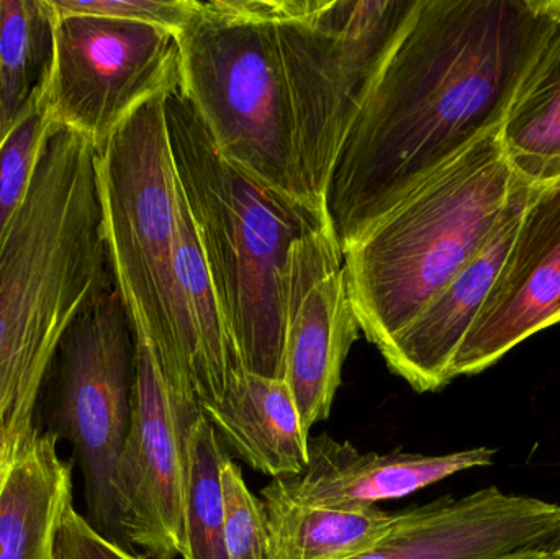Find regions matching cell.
I'll use <instances>...</instances> for the list:
<instances>
[{
  "label": "cell",
  "instance_id": "obj_29",
  "mask_svg": "<svg viewBox=\"0 0 560 559\" xmlns=\"http://www.w3.org/2000/svg\"><path fill=\"white\" fill-rule=\"evenodd\" d=\"M0 140H2V135H0Z\"/></svg>",
  "mask_w": 560,
  "mask_h": 559
},
{
  "label": "cell",
  "instance_id": "obj_28",
  "mask_svg": "<svg viewBox=\"0 0 560 559\" xmlns=\"http://www.w3.org/2000/svg\"><path fill=\"white\" fill-rule=\"evenodd\" d=\"M549 559H560V544L549 554Z\"/></svg>",
  "mask_w": 560,
  "mask_h": 559
},
{
  "label": "cell",
  "instance_id": "obj_20",
  "mask_svg": "<svg viewBox=\"0 0 560 559\" xmlns=\"http://www.w3.org/2000/svg\"><path fill=\"white\" fill-rule=\"evenodd\" d=\"M56 15L49 0H0V135H5L51 81Z\"/></svg>",
  "mask_w": 560,
  "mask_h": 559
},
{
  "label": "cell",
  "instance_id": "obj_11",
  "mask_svg": "<svg viewBox=\"0 0 560 559\" xmlns=\"http://www.w3.org/2000/svg\"><path fill=\"white\" fill-rule=\"evenodd\" d=\"M359 331L342 253L325 226L292 246L283 278V381L306 432L331 414Z\"/></svg>",
  "mask_w": 560,
  "mask_h": 559
},
{
  "label": "cell",
  "instance_id": "obj_15",
  "mask_svg": "<svg viewBox=\"0 0 560 559\" xmlns=\"http://www.w3.org/2000/svg\"><path fill=\"white\" fill-rule=\"evenodd\" d=\"M536 186L520 180L509 209L482 248L378 350L388 370L417 393H438L453 383L454 357L502 275Z\"/></svg>",
  "mask_w": 560,
  "mask_h": 559
},
{
  "label": "cell",
  "instance_id": "obj_13",
  "mask_svg": "<svg viewBox=\"0 0 560 559\" xmlns=\"http://www.w3.org/2000/svg\"><path fill=\"white\" fill-rule=\"evenodd\" d=\"M560 324V176L538 184L479 317L460 343L451 380L476 376L533 335Z\"/></svg>",
  "mask_w": 560,
  "mask_h": 559
},
{
  "label": "cell",
  "instance_id": "obj_6",
  "mask_svg": "<svg viewBox=\"0 0 560 559\" xmlns=\"http://www.w3.org/2000/svg\"><path fill=\"white\" fill-rule=\"evenodd\" d=\"M166 97L144 101L98 148V189L108 259L135 335L154 353L189 370L174 317L179 180Z\"/></svg>",
  "mask_w": 560,
  "mask_h": 559
},
{
  "label": "cell",
  "instance_id": "obj_14",
  "mask_svg": "<svg viewBox=\"0 0 560 559\" xmlns=\"http://www.w3.org/2000/svg\"><path fill=\"white\" fill-rule=\"evenodd\" d=\"M497 452L487 446L424 453H362L349 442L319 435L308 442V463L300 475L272 479L261 498L308 508L362 511L384 501L407 498L451 476L489 468Z\"/></svg>",
  "mask_w": 560,
  "mask_h": 559
},
{
  "label": "cell",
  "instance_id": "obj_22",
  "mask_svg": "<svg viewBox=\"0 0 560 559\" xmlns=\"http://www.w3.org/2000/svg\"><path fill=\"white\" fill-rule=\"evenodd\" d=\"M229 456L202 414L190 435L183 559H232L220 482V471Z\"/></svg>",
  "mask_w": 560,
  "mask_h": 559
},
{
  "label": "cell",
  "instance_id": "obj_9",
  "mask_svg": "<svg viewBox=\"0 0 560 559\" xmlns=\"http://www.w3.org/2000/svg\"><path fill=\"white\" fill-rule=\"evenodd\" d=\"M200 416L189 370L158 357L135 335L133 409L120 465L121 531L148 558L183 557L190 435Z\"/></svg>",
  "mask_w": 560,
  "mask_h": 559
},
{
  "label": "cell",
  "instance_id": "obj_3",
  "mask_svg": "<svg viewBox=\"0 0 560 559\" xmlns=\"http://www.w3.org/2000/svg\"><path fill=\"white\" fill-rule=\"evenodd\" d=\"M164 110L177 180L240 363L283 380L287 258L299 240L329 226L326 212L230 164L179 88Z\"/></svg>",
  "mask_w": 560,
  "mask_h": 559
},
{
  "label": "cell",
  "instance_id": "obj_2",
  "mask_svg": "<svg viewBox=\"0 0 560 559\" xmlns=\"http://www.w3.org/2000/svg\"><path fill=\"white\" fill-rule=\"evenodd\" d=\"M115 288L97 148L51 120L28 190L0 236V439L35 426L66 331Z\"/></svg>",
  "mask_w": 560,
  "mask_h": 559
},
{
  "label": "cell",
  "instance_id": "obj_23",
  "mask_svg": "<svg viewBox=\"0 0 560 559\" xmlns=\"http://www.w3.org/2000/svg\"><path fill=\"white\" fill-rule=\"evenodd\" d=\"M51 124L46 95L0 140V236L28 190L43 135Z\"/></svg>",
  "mask_w": 560,
  "mask_h": 559
},
{
  "label": "cell",
  "instance_id": "obj_27",
  "mask_svg": "<svg viewBox=\"0 0 560 559\" xmlns=\"http://www.w3.org/2000/svg\"><path fill=\"white\" fill-rule=\"evenodd\" d=\"M509 559H549V554H529L522 555V557L509 558Z\"/></svg>",
  "mask_w": 560,
  "mask_h": 559
},
{
  "label": "cell",
  "instance_id": "obj_7",
  "mask_svg": "<svg viewBox=\"0 0 560 559\" xmlns=\"http://www.w3.org/2000/svg\"><path fill=\"white\" fill-rule=\"evenodd\" d=\"M418 0H303L276 23L295 125L296 170L325 210L336 158Z\"/></svg>",
  "mask_w": 560,
  "mask_h": 559
},
{
  "label": "cell",
  "instance_id": "obj_12",
  "mask_svg": "<svg viewBox=\"0 0 560 559\" xmlns=\"http://www.w3.org/2000/svg\"><path fill=\"white\" fill-rule=\"evenodd\" d=\"M559 544L560 505L486 488L397 512L377 544L348 559H509Z\"/></svg>",
  "mask_w": 560,
  "mask_h": 559
},
{
  "label": "cell",
  "instance_id": "obj_25",
  "mask_svg": "<svg viewBox=\"0 0 560 559\" xmlns=\"http://www.w3.org/2000/svg\"><path fill=\"white\" fill-rule=\"evenodd\" d=\"M58 15H95L148 23L179 33L196 10V0H49Z\"/></svg>",
  "mask_w": 560,
  "mask_h": 559
},
{
  "label": "cell",
  "instance_id": "obj_24",
  "mask_svg": "<svg viewBox=\"0 0 560 559\" xmlns=\"http://www.w3.org/2000/svg\"><path fill=\"white\" fill-rule=\"evenodd\" d=\"M226 544L232 559H268V517L261 499L253 494L242 468L226 458L220 471Z\"/></svg>",
  "mask_w": 560,
  "mask_h": 559
},
{
  "label": "cell",
  "instance_id": "obj_26",
  "mask_svg": "<svg viewBox=\"0 0 560 559\" xmlns=\"http://www.w3.org/2000/svg\"><path fill=\"white\" fill-rule=\"evenodd\" d=\"M51 559H148L131 554L127 547L98 532L94 525L69 509L56 538Z\"/></svg>",
  "mask_w": 560,
  "mask_h": 559
},
{
  "label": "cell",
  "instance_id": "obj_16",
  "mask_svg": "<svg viewBox=\"0 0 560 559\" xmlns=\"http://www.w3.org/2000/svg\"><path fill=\"white\" fill-rule=\"evenodd\" d=\"M72 505V466L33 426L0 439V559H51Z\"/></svg>",
  "mask_w": 560,
  "mask_h": 559
},
{
  "label": "cell",
  "instance_id": "obj_10",
  "mask_svg": "<svg viewBox=\"0 0 560 559\" xmlns=\"http://www.w3.org/2000/svg\"><path fill=\"white\" fill-rule=\"evenodd\" d=\"M179 82L177 33L107 16L58 15L49 115L97 150L135 108Z\"/></svg>",
  "mask_w": 560,
  "mask_h": 559
},
{
  "label": "cell",
  "instance_id": "obj_21",
  "mask_svg": "<svg viewBox=\"0 0 560 559\" xmlns=\"http://www.w3.org/2000/svg\"><path fill=\"white\" fill-rule=\"evenodd\" d=\"M268 517V559H348L377 544L395 514L308 508L261 498Z\"/></svg>",
  "mask_w": 560,
  "mask_h": 559
},
{
  "label": "cell",
  "instance_id": "obj_17",
  "mask_svg": "<svg viewBox=\"0 0 560 559\" xmlns=\"http://www.w3.org/2000/svg\"><path fill=\"white\" fill-rule=\"evenodd\" d=\"M202 414L249 468L271 479L296 476L306 468L310 433L285 381L240 371L222 399L202 407Z\"/></svg>",
  "mask_w": 560,
  "mask_h": 559
},
{
  "label": "cell",
  "instance_id": "obj_19",
  "mask_svg": "<svg viewBox=\"0 0 560 559\" xmlns=\"http://www.w3.org/2000/svg\"><path fill=\"white\" fill-rule=\"evenodd\" d=\"M499 135L516 176L533 184L560 176V0Z\"/></svg>",
  "mask_w": 560,
  "mask_h": 559
},
{
  "label": "cell",
  "instance_id": "obj_5",
  "mask_svg": "<svg viewBox=\"0 0 560 559\" xmlns=\"http://www.w3.org/2000/svg\"><path fill=\"white\" fill-rule=\"evenodd\" d=\"M177 43L180 92L219 153L253 179L308 202L276 23L236 15L222 0H196Z\"/></svg>",
  "mask_w": 560,
  "mask_h": 559
},
{
  "label": "cell",
  "instance_id": "obj_18",
  "mask_svg": "<svg viewBox=\"0 0 560 559\" xmlns=\"http://www.w3.org/2000/svg\"><path fill=\"white\" fill-rule=\"evenodd\" d=\"M174 317L177 340L192 376L200 406L219 403L243 370L220 308L202 245L179 186L173 256Z\"/></svg>",
  "mask_w": 560,
  "mask_h": 559
},
{
  "label": "cell",
  "instance_id": "obj_8",
  "mask_svg": "<svg viewBox=\"0 0 560 559\" xmlns=\"http://www.w3.org/2000/svg\"><path fill=\"white\" fill-rule=\"evenodd\" d=\"M49 373L56 376V422L84 479L89 522L127 544L120 465L133 409L135 331L117 288L72 322Z\"/></svg>",
  "mask_w": 560,
  "mask_h": 559
},
{
  "label": "cell",
  "instance_id": "obj_1",
  "mask_svg": "<svg viewBox=\"0 0 560 559\" xmlns=\"http://www.w3.org/2000/svg\"><path fill=\"white\" fill-rule=\"evenodd\" d=\"M556 0H418L342 141L325 212L345 253L415 183L497 133Z\"/></svg>",
  "mask_w": 560,
  "mask_h": 559
},
{
  "label": "cell",
  "instance_id": "obj_4",
  "mask_svg": "<svg viewBox=\"0 0 560 559\" xmlns=\"http://www.w3.org/2000/svg\"><path fill=\"white\" fill-rule=\"evenodd\" d=\"M500 131L415 183L342 253L359 327L381 350L476 256L522 177Z\"/></svg>",
  "mask_w": 560,
  "mask_h": 559
}]
</instances>
